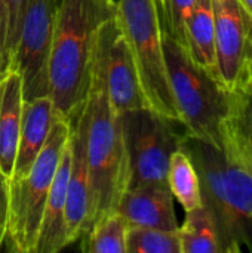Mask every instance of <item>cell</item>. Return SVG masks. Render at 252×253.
<instances>
[{"label": "cell", "instance_id": "obj_7", "mask_svg": "<svg viewBox=\"0 0 252 253\" xmlns=\"http://www.w3.org/2000/svg\"><path fill=\"white\" fill-rule=\"evenodd\" d=\"M119 117L129 162L128 188L168 185L169 159L189 135L184 123L150 107L125 111Z\"/></svg>", "mask_w": 252, "mask_h": 253}, {"label": "cell", "instance_id": "obj_8", "mask_svg": "<svg viewBox=\"0 0 252 253\" xmlns=\"http://www.w3.org/2000/svg\"><path fill=\"white\" fill-rule=\"evenodd\" d=\"M59 0H28L10 70L19 73L24 101L49 95V55Z\"/></svg>", "mask_w": 252, "mask_h": 253}, {"label": "cell", "instance_id": "obj_25", "mask_svg": "<svg viewBox=\"0 0 252 253\" xmlns=\"http://www.w3.org/2000/svg\"><path fill=\"white\" fill-rule=\"evenodd\" d=\"M156 10L159 15V22L162 33L168 31V22H169V0H154Z\"/></svg>", "mask_w": 252, "mask_h": 253}, {"label": "cell", "instance_id": "obj_26", "mask_svg": "<svg viewBox=\"0 0 252 253\" xmlns=\"http://www.w3.org/2000/svg\"><path fill=\"white\" fill-rule=\"evenodd\" d=\"M241 3L245 7V10H247V13H248V16H250L252 22V0H241Z\"/></svg>", "mask_w": 252, "mask_h": 253}, {"label": "cell", "instance_id": "obj_22", "mask_svg": "<svg viewBox=\"0 0 252 253\" xmlns=\"http://www.w3.org/2000/svg\"><path fill=\"white\" fill-rule=\"evenodd\" d=\"M28 0H0V46L4 73L10 70Z\"/></svg>", "mask_w": 252, "mask_h": 253}, {"label": "cell", "instance_id": "obj_23", "mask_svg": "<svg viewBox=\"0 0 252 253\" xmlns=\"http://www.w3.org/2000/svg\"><path fill=\"white\" fill-rule=\"evenodd\" d=\"M196 0H169V22L168 31L163 34H169L175 39V42L189 52L187 42V24L190 15L193 12Z\"/></svg>", "mask_w": 252, "mask_h": 253}, {"label": "cell", "instance_id": "obj_15", "mask_svg": "<svg viewBox=\"0 0 252 253\" xmlns=\"http://www.w3.org/2000/svg\"><path fill=\"white\" fill-rule=\"evenodd\" d=\"M70 166H71V145L68 139L46 199L34 253H55L68 246L65 239L64 215H65Z\"/></svg>", "mask_w": 252, "mask_h": 253}, {"label": "cell", "instance_id": "obj_5", "mask_svg": "<svg viewBox=\"0 0 252 253\" xmlns=\"http://www.w3.org/2000/svg\"><path fill=\"white\" fill-rule=\"evenodd\" d=\"M116 21L132 52L150 108L181 120L168 77L163 33L154 0H116Z\"/></svg>", "mask_w": 252, "mask_h": 253}, {"label": "cell", "instance_id": "obj_18", "mask_svg": "<svg viewBox=\"0 0 252 253\" xmlns=\"http://www.w3.org/2000/svg\"><path fill=\"white\" fill-rule=\"evenodd\" d=\"M166 182L174 199H177L186 212L202 206L199 175L192 159L183 148L174 151L169 159Z\"/></svg>", "mask_w": 252, "mask_h": 253}, {"label": "cell", "instance_id": "obj_19", "mask_svg": "<svg viewBox=\"0 0 252 253\" xmlns=\"http://www.w3.org/2000/svg\"><path fill=\"white\" fill-rule=\"evenodd\" d=\"M178 236L181 253H221L215 224L203 206L186 212Z\"/></svg>", "mask_w": 252, "mask_h": 253}, {"label": "cell", "instance_id": "obj_20", "mask_svg": "<svg viewBox=\"0 0 252 253\" xmlns=\"http://www.w3.org/2000/svg\"><path fill=\"white\" fill-rule=\"evenodd\" d=\"M128 225L117 212H110L97 219L82 237L80 249L86 253H126Z\"/></svg>", "mask_w": 252, "mask_h": 253}, {"label": "cell", "instance_id": "obj_16", "mask_svg": "<svg viewBox=\"0 0 252 253\" xmlns=\"http://www.w3.org/2000/svg\"><path fill=\"white\" fill-rule=\"evenodd\" d=\"M24 95L18 71L9 70L0 77V170L10 179L18 151Z\"/></svg>", "mask_w": 252, "mask_h": 253}, {"label": "cell", "instance_id": "obj_10", "mask_svg": "<svg viewBox=\"0 0 252 253\" xmlns=\"http://www.w3.org/2000/svg\"><path fill=\"white\" fill-rule=\"evenodd\" d=\"M105 86L108 99L117 114L150 107L141 89L132 52L117 25L116 16L111 24L107 44Z\"/></svg>", "mask_w": 252, "mask_h": 253}, {"label": "cell", "instance_id": "obj_24", "mask_svg": "<svg viewBox=\"0 0 252 253\" xmlns=\"http://www.w3.org/2000/svg\"><path fill=\"white\" fill-rule=\"evenodd\" d=\"M9 216V178L0 170V251L6 240Z\"/></svg>", "mask_w": 252, "mask_h": 253}, {"label": "cell", "instance_id": "obj_21", "mask_svg": "<svg viewBox=\"0 0 252 253\" xmlns=\"http://www.w3.org/2000/svg\"><path fill=\"white\" fill-rule=\"evenodd\" d=\"M126 253H181L178 230L129 227Z\"/></svg>", "mask_w": 252, "mask_h": 253}, {"label": "cell", "instance_id": "obj_6", "mask_svg": "<svg viewBox=\"0 0 252 253\" xmlns=\"http://www.w3.org/2000/svg\"><path fill=\"white\" fill-rule=\"evenodd\" d=\"M70 132V125L58 119L30 170L19 178L9 179L6 239H9L10 251L34 253L46 199Z\"/></svg>", "mask_w": 252, "mask_h": 253}, {"label": "cell", "instance_id": "obj_14", "mask_svg": "<svg viewBox=\"0 0 252 253\" xmlns=\"http://www.w3.org/2000/svg\"><path fill=\"white\" fill-rule=\"evenodd\" d=\"M61 119L53 107L50 96H40L24 101L21 113V129L18 151L10 179L25 175L36 157L42 151L53 123Z\"/></svg>", "mask_w": 252, "mask_h": 253}, {"label": "cell", "instance_id": "obj_12", "mask_svg": "<svg viewBox=\"0 0 252 253\" xmlns=\"http://www.w3.org/2000/svg\"><path fill=\"white\" fill-rule=\"evenodd\" d=\"M221 150L252 175V77L227 89Z\"/></svg>", "mask_w": 252, "mask_h": 253}, {"label": "cell", "instance_id": "obj_17", "mask_svg": "<svg viewBox=\"0 0 252 253\" xmlns=\"http://www.w3.org/2000/svg\"><path fill=\"white\" fill-rule=\"evenodd\" d=\"M189 53L196 64L215 79H220L215 43V25L211 0H196L187 24Z\"/></svg>", "mask_w": 252, "mask_h": 253}, {"label": "cell", "instance_id": "obj_1", "mask_svg": "<svg viewBox=\"0 0 252 253\" xmlns=\"http://www.w3.org/2000/svg\"><path fill=\"white\" fill-rule=\"evenodd\" d=\"M114 16L108 19L98 33L91 87L79 119L83 127L91 184V212L86 233L97 219L116 211L122 194L129 185V162L122 123L108 99L105 86L107 44Z\"/></svg>", "mask_w": 252, "mask_h": 253}, {"label": "cell", "instance_id": "obj_3", "mask_svg": "<svg viewBox=\"0 0 252 253\" xmlns=\"http://www.w3.org/2000/svg\"><path fill=\"white\" fill-rule=\"evenodd\" d=\"M201 182L202 206L209 212L221 253L252 252V175L223 150L187 135L181 147Z\"/></svg>", "mask_w": 252, "mask_h": 253}, {"label": "cell", "instance_id": "obj_9", "mask_svg": "<svg viewBox=\"0 0 252 253\" xmlns=\"http://www.w3.org/2000/svg\"><path fill=\"white\" fill-rule=\"evenodd\" d=\"M217 61L226 89L252 77V22L241 0H211Z\"/></svg>", "mask_w": 252, "mask_h": 253}, {"label": "cell", "instance_id": "obj_4", "mask_svg": "<svg viewBox=\"0 0 252 253\" xmlns=\"http://www.w3.org/2000/svg\"><path fill=\"white\" fill-rule=\"evenodd\" d=\"M163 53L180 119L189 135L221 150V123L227 111V89L196 64L190 53L169 34H163Z\"/></svg>", "mask_w": 252, "mask_h": 253}, {"label": "cell", "instance_id": "obj_27", "mask_svg": "<svg viewBox=\"0 0 252 253\" xmlns=\"http://www.w3.org/2000/svg\"><path fill=\"white\" fill-rule=\"evenodd\" d=\"M4 74V67H3V55H1V46H0V77Z\"/></svg>", "mask_w": 252, "mask_h": 253}, {"label": "cell", "instance_id": "obj_2", "mask_svg": "<svg viewBox=\"0 0 252 253\" xmlns=\"http://www.w3.org/2000/svg\"><path fill=\"white\" fill-rule=\"evenodd\" d=\"M116 15V0H59L49 55V96L70 127L85 108L101 27Z\"/></svg>", "mask_w": 252, "mask_h": 253}, {"label": "cell", "instance_id": "obj_13", "mask_svg": "<svg viewBox=\"0 0 252 253\" xmlns=\"http://www.w3.org/2000/svg\"><path fill=\"white\" fill-rule=\"evenodd\" d=\"M129 227L178 230L174 196L168 185H147L128 188L116 211Z\"/></svg>", "mask_w": 252, "mask_h": 253}, {"label": "cell", "instance_id": "obj_11", "mask_svg": "<svg viewBox=\"0 0 252 253\" xmlns=\"http://www.w3.org/2000/svg\"><path fill=\"white\" fill-rule=\"evenodd\" d=\"M71 145V166L67 185L65 200V239L67 245L77 242L88 230L89 212H91V184L89 170L85 151L83 127L80 120L71 126L70 132Z\"/></svg>", "mask_w": 252, "mask_h": 253}]
</instances>
